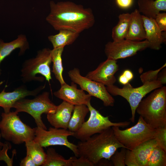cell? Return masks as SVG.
Here are the masks:
<instances>
[{
  "label": "cell",
  "instance_id": "1",
  "mask_svg": "<svg viewBox=\"0 0 166 166\" xmlns=\"http://www.w3.org/2000/svg\"><path fill=\"white\" fill-rule=\"evenodd\" d=\"M50 11L46 18L47 22L56 30H67L80 34L94 25L93 11L81 5L70 1L49 2Z\"/></svg>",
  "mask_w": 166,
  "mask_h": 166
},
{
  "label": "cell",
  "instance_id": "2",
  "mask_svg": "<svg viewBox=\"0 0 166 166\" xmlns=\"http://www.w3.org/2000/svg\"><path fill=\"white\" fill-rule=\"evenodd\" d=\"M77 145L78 157L87 158L94 166L102 159L110 160L118 148H126L117 140L112 127L92 136L85 140L78 142Z\"/></svg>",
  "mask_w": 166,
  "mask_h": 166
},
{
  "label": "cell",
  "instance_id": "3",
  "mask_svg": "<svg viewBox=\"0 0 166 166\" xmlns=\"http://www.w3.org/2000/svg\"><path fill=\"white\" fill-rule=\"evenodd\" d=\"M136 112L154 128L166 126V87L156 89L142 100Z\"/></svg>",
  "mask_w": 166,
  "mask_h": 166
},
{
  "label": "cell",
  "instance_id": "4",
  "mask_svg": "<svg viewBox=\"0 0 166 166\" xmlns=\"http://www.w3.org/2000/svg\"><path fill=\"white\" fill-rule=\"evenodd\" d=\"M18 113L10 112L1 114L0 121L1 136L6 140L15 144L33 140L35 128H32L23 123L18 115Z\"/></svg>",
  "mask_w": 166,
  "mask_h": 166
},
{
  "label": "cell",
  "instance_id": "5",
  "mask_svg": "<svg viewBox=\"0 0 166 166\" xmlns=\"http://www.w3.org/2000/svg\"><path fill=\"white\" fill-rule=\"evenodd\" d=\"M119 128L112 127L118 141L127 149L130 150L145 142L155 139L157 130L147 123L140 116L134 126L124 130H121Z\"/></svg>",
  "mask_w": 166,
  "mask_h": 166
},
{
  "label": "cell",
  "instance_id": "6",
  "mask_svg": "<svg viewBox=\"0 0 166 166\" xmlns=\"http://www.w3.org/2000/svg\"><path fill=\"white\" fill-rule=\"evenodd\" d=\"M51 50L48 48L39 50L35 57L26 60L23 62L21 75L23 82L43 81L44 77H37V74H41L48 82H49L52 79L50 68L52 62Z\"/></svg>",
  "mask_w": 166,
  "mask_h": 166
},
{
  "label": "cell",
  "instance_id": "7",
  "mask_svg": "<svg viewBox=\"0 0 166 166\" xmlns=\"http://www.w3.org/2000/svg\"><path fill=\"white\" fill-rule=\"evenodd\" d=\"M49 96V92H44L33 99L24 98L14 103L13 108L18 113L24 112L30 114L34 119L37 127L47 130L42 120V115L54 113L57 106L51 101Z\"/></svg>",
  "mask_w": 166,
  "mask_h": 166
},
{
  "label": "cell",
  "instance_id": "8",
  "mask_svg": "<svg viewBox=\"0 0 166 166\" xmlns=\"http://www.w3.org/2000/svg\"><path fill=\"white\" fill-rule=\"evenodd\" d=\"M162 86L161 83L156 80L145 82L141 86L136 88L133 87L129 83L124 85L122 88L114 85L107 86L106 87L111 95L121 96L129 103L132 113L130 120L133 123L135 121L136 108L143 98L152 91Z\"/></svg>",
  "mask_w": 166,
  "mask_h": 166
},
{
  "label": "cell",
  "instance_id": "9",
  "mask_svg": "<svg viewBox=\"0 0 166 166\" xmlns=\"http://www.w3.org/2000/svg\"><path fill=\"white\" fill-rule=\"evenodd\" d=\"M90 112L88 119L80 128L74 133L73 136L81 141L86 140L92 136L99 133L105 129L113 126L125 127L130 124L129 121L113 122L108 116L105 117L91 105L90 102L86 105Z\"/></svg>",
  "mask_w": 166,
  "mask_h": 166
},
{
  "label": "cell",
  "instance_id": "10",
  "mask_svg": "<svg viewBox=\"0 0 166 166\" xmlns=\"http://www.w3.org/2000/svg\"><path fill=\"white\" fill-rule=\"evenodd\" d=\"M74 134V132L63 128L50 127L47 130L37 127L34 140L43 148L53 145L65 146L78 157L77 145L69 142L68 139L69 136H73Z\"/></svg>",
  "mask_w": 166,
  "mask_h": 166
},
{
  "label": "cell",
  "instance_id": "11",
  "mask_svg": "<svg viewBox=\"0 0 166 166\" xmlns=\"http://www.w3.org/2000/svg\"><path fill=\"white\" fill-rule=\"evenodd\" d=\"M72 81L78 85L81 89L93 96L101 100L106 107L113 106L115 100L108 91L104 85L82 76L78 68H75L68 72Z\"/></svg>",
  "mask_w": 166,
  "mask_h": 166
},
{
  "label": "cell",
  "instance_id": "12",
  "mask_svg": "<svg viewBox=\"0 0 166 166\" xmlns=\"http://www.w3.org/2000/svg\"><path fill=\"white\" fill-rule=\"evenodd\" d=\"M149 46V42L146 40L138 41L125 39L108 42L105 45L104 51L107 58L117 60L133 56Z\"/></svg>",
  "mask_w": 166,
  "mask_h": 166
},
{
  "label": "cell",
  "instance_id": "13",
  "mask_svg": "<svg viewBox=\"0 0 166 166\" xmlns=\"http://www.w3.org/2000/svg\"><path fill=\"white\" fill-rule=\"evenodd\" d=\"M117 62V60L107 58L85 77L106 86L114 85L116 81L114 75L119 69Z\"/></svg>",
  "mask_w": 166,
  "mask_h": 166
},
{
  "label": "cell",
  "instance_id": "14",
  "mask_svg": "<svg viewBox=\"0 0 166 166\" xmlns=\"http://www.w3.org/2000/svg\"><path fill=\"white\" fill-rule=\"evenodd\" d=\"M158 145L155 139L149 140L134 149H126L124 163L127 166H146L153 149Z\"/></svg>",
  "mask_w": 166,
  "mask_h": 166
},
{
  "label": "cell",
  "instance_id": "15",
  "mask_svg": "<svg viewBox=\"0 0 166 166\" xmlns=\"http://www.w3.org/2000/svg\"><path fill=\"white\" fill-rule=\"evenodd\" d=\"M53 94L56 97L74 105H87L90 102L92 97L81 89H78L73 82L71 85L66 83L61 85L60 88Z\"/></svg>",
  "mask_w": 166,
  "mask_h": 166
},
{
  "label": "cell",
  "instance_id": "16",
  "mask_svg": "<svg viewBox=\"0 0 166 166\" xmlns=\"http://www.w3.org/2000/svg\"><path fill=\"white\" fill-rule=\"evenodd\" d=\"M45 87L40 86L32 90L27 89L26 86L21 85L12 92H6L5 89L0 93V107L3 108L4 112H10L13 105L18 100L28 96H36Z\"/></svg>",
  "mask_w": 166,
  "mask_h": 166
},
{
  "label": "cell",
  "instance_id": "17",
  "mask_svg": "<svg viewBox=\"0 0 166 166\" xmlns=\"http://www.w3.org/2000/svg\"><path fill=\"white\" fill-rule=\"evenodd\" d=\"M74 106L63 101L54 113L47 114L48 121L53 127L67 129Z\"/></svg>",
  "mask_w": 166,
  "mask_h": 166
},
{
  "label": "cell",
  "instance_id": "18",
  "mask_svg": "<svg viewBox=\"0 0 166 166\" xmlns=\"http://www.w3.org/2000/svg\"><path fill=\"white\" fill-rule=\"evenodd\" d=\"M146 38L152 49L158 50L161 47V44L166 42L162 35V31L157 25L155 19L142 15Z\"/></svg>",
  "mask_w": 166,
  "mask_h": 166
},
{
  "label": "cell",
  "instance_id": "19",
  "mask_svg": "<svg viewBox=\"0 0 166 166\" xmlns=\"http://www.w3.org/2000/svg\"><path fill=\"white\" fill-rule=\"evenodd\" d=\"M29 48V44L26 35L20 34L15 39L5 42L0 38V66L2 61L15 49L19 48V55H23ZM1 74L0 68V76Z\"/></svg>",
  "mask_w": 166,
  "mask_h": 166
},
{
  "label": "cell",
  "instance_id": "20",
  "mask_svg": "<svg viewBox=\"0 0 166 166\" xmlns=\"http://www.w3.org/2000/svg\"><path fill=\"white\" fill-rule=\"evenodd\" d=\"M130 14L131 18L125 39L138 41L145 39V32L142 15L136 9Z\"/></svg>",
  "mask_w": 166,
  "mask_h": 166
},
{
  "label": "cell",
  "instance_id": "21",
  "mask_svg": "<svg viewBox=\"0 0 166 166\" xmlns=\"http://www.w3.org/2000/svg\"><path fill=\"white\" fill-rule=\"evenodd\" d=\"M138 10L143 15L155 19L161 11H166V0H138Z\"/></svg>",
  "mask_w": 166,
  "mask_h": 166
},
{
  "label": "cell",
  "instance_id": "22",
  "mask_svg": "<svg viewBox=\"0 0 166 166\" xmlns=\"http://www.w3.org/2000/svg\"><path fill=\"white\" fill-rule=\"evenodd\" d=\"M58 34L50 35L48 39L52 44L53 48L64 47L72 44L79 35V34L75 32L67 30H59Z\"/></svg>",
  "mask_w": 166,
  "mask_h": 166
},
{
  "label": "cell",
  "instance_id": "23",
  "mask_svg": "<svg viewBox=\"0 0 166 166\" xmlns=\"http://www.w3.org/2000/svg\"><path fill=\"white\" fill-rule=\"evenodd\" d=\"M73 112L68 129L69 130L74 133L85 121V117L89 111L86 105H74Z\"/></svg>",
  "mask_w": 166,
  "mask_h": 166
},
{
  "label": "cell",
  "instance_id": "24",
  "mask_svg": "<svg viewBox=\"0 0 166 166\" xmlns=\"http://www.w3.org/2000/svg\"><path fill=\"white\" fill-rule=\"evenodd\" d=\"M131 14L122 13L118 16L119 21L112 30V37L113 41L118 42L125 39L128 33Z\"/></svg>",
  "mask_w": 166,
  "mask_h": 166
},
{
  "label": "cell",
  "instance_id": "25",
  "mask_svg": "<svg viewBox=\"0 0 166 166\" xmlns=\"http://www.w3.org/2000/svg\"><path fill=\"white\" fill-rule=\"evenodd\" d=\"M64 49V47H61L53 48L51 50L52 62L53 63L52 72L61 85L66 83L62 76L63 68L61 57Z\"/></svg>",
  "mask_w": 166,
  "mask_h": 166
},
{
  "label": "cell",
  "instance_id": "26",
  "mask_svg": "<svg viewBox=\"0 0 166 166\" xmlns=\"http://www.w3.org/2000/svg\"><path fill=\"white\" fill-rule=\"evenodd\" d=\"M26 154L30 155L36 166H42L45 161L46 153L43 147L33 140L25 142Z\"/></svg>",
  "mask_w": 166,
  "mask_h": 166
},
{
  "label": "cell",
  "instance_id": "27",
  "mask_svg": "<svg viewBox=\"0 0 166 166\" xmlns=\"http://www.w3.org/2000/svg\"><path fill=\"white\" fill-rule=\"evenodd\" d=\"M77 157H70L65 159L62 156L57 153L55 149L49 148L47 150L46 157L42 166H72V163Z\"/></svg>",
  "mask_w": 166,
  "mask_h": 166
},
{
  "label": "cell",
  "instance_id": "28",
  "mask_svg": "<svg viewBox=\"0 0 166 166\" xmlns=\"http://www.w3.org/2000/svg\"><path fill=\"white\" fill-rule=\"evenodd\" d=\"M166 151L158 145L152 151L146 166H166Z\"/></svg>",
  "mask_w": 166,
  "mask_h": 166
},
{
  "label": "cell",
  "instance_id": "29",
  "mask_svg": "<svg viewBox=\"0 0 166 166\" xmlns=\"http://www.w3.org/2000/svg\"><path fill=\"white\" fill-rule=\"evenodd\" d=\"M121 151L118 152L117 150L111 157L110 160L114 166H125L124 160L127 149L121 148Z\"/></svg>",
  "mask_w": 166,
  "mask_h": 166
},
{
  "label": "cell",
  "instance_id": "30",
  "mask_svg": "<svg viewBox=\"0 0 166 166\" xmlns=\"http://www.w3.org/2000/svg\"><path fill=\"white\" fill-rule=\"evenodd\" d=\"M166 66V63L159 69L155 70H150L143 73L140 76L142 83L157 80L159 73Z\"/></svg>",
  "mask_w": 166,
  "mask_h": 166
},
{
  "label": "cell",
  "instance_id": "31",
  "mask_svg": "<svg viewBox=\"0 0 166 166\" xmlns=\"http://www.w3.org/2000/svg\"><path fill=\"white\" fill-rule=\"evenodd\" d=\"M157 129L155 139L158 145L166 151V126Z\"/></svg>",
  "mask_w": 166,
  "mask_h": 166
},
{
  "label": "cell",
  "instance_id": "32",
  "mask_svg": "<svg viewBox=\"0 0 166 166\" xmlns=\"http://www.w3.org/2000/svg\"><path fill=\"white\" fill-rule=\"evenodd\" d=\"M0 145L3 146V148L2 150L0 148V161H4L8 166H12L13 158H10L7 154L8 150L11 148L10 144L9 143H2Z\"/></svg>",
  "mask_w": 166,
  "mask_h": 166
},
{
  "label": "cell",
  "instance_id": "33",
  "mask_svg": "<svg viewBox=\"0 0 166 166\" xmlns=\"http://www.w3.org/2000/svg\"><path fill=\"white\" fill-rule=\"evenodd\" d=\"M161 31H166V13H158L154 19Z\"/></svg>",
  "mask_w": 166,
  "mask_h": 166
},
{
  "label": "cell",
  "instance_id": "34",
  "mask_svg": "<svg viewBox=\"0 0 166 166\" xmlns=\"http://www.w3.org/2000/svg\"><path fill=\"white\" fill-rule=\"evenodd\" d=\"M132 72L129 69H126L124 71L119 78V82L123 85L129 82L133 78Z\"/></svg>",
  "mask_w": 166,
  "mask_h": 166
},
{
  "label": "cell",
  "instance_id": "35",
  "mask_svg": "<svg viewBox=\"0 0 166 166\" xmlns=\"http://www.w3.org/2000/svg\"><path fill=\"white\" fill-rule=\"evenodd\" d=\"M76 157L72 163V166H94V164L87 158L83 156Z\"/></svg>",
  "mask_w": 166,
  "mask_h": 166
},
{
  "label": "cell",
  "instance_id": "36",
  "mask_svg": "<svg viewBox=\"0 0 166 166\" xmlns=\"http://www.w3.org/2000/svg\"><path fill=\"white\" fill-rule=\"evenodd\" d=\"M118 6L123 9L129 8L132 5L133 0H115Z\"/></svg>",
  "mask_w": 166,
  "mask_h": 166
},
{
  "label": "cell",
  "instance_id": "37",
  "mask_svg": "<svg viewBox=\"0 0 166 166\" xmlns=\"http://www.w3.org/2000/svg\"><path fill=\"white\" fill-rule=\"evenodd\" d=\"M20 166H36L31 157L29 155L23 159L20 163Z\"/></svg>",
  "mask_w": 166,
  "mask_h": 166
},
{
  "label": "cell",
  "instance_id": "38",
  "mask_svg": "<svg viewBox=\"0 0 166 166\" xmlns=\"http://www.w3.org/2000/svg\"><path fill=\"white\" fill-rule=\"evenodd\" d=\"M157 80L160 81L163 85L166 83V69L165 67L162 71L159 73Z\"/></svg>",
  "mask_w": 166,
  "mask_h": 166
},
{
  "label": "cell",
  "instance_id": "39",
  "mask_svg": "<svg viewBox=\"0 0 166 166\" xmlns=\"http://www.w3.org/2000/svg\"><path fill=\"white\" fill-rule=\"evenodd\" d=\"M97 166H112L113 164L110 160L105 159H102L97 164Z\"/></svg>",
  "mask_w": 166,
  "mask_h": 166
}]
</instances>
